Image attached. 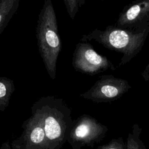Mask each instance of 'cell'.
<instances>
[{
  "label": "cell",
  "mask_w": 149,
  "mask_h": 149,
  "mask_svg": "<svg viewBox=\"0 0 149 149\" xmlns=\"http://www.w3.org/2000/svg\"><path fill=\"white\" fill-rule=\"evenodd\" d=\"M97 149H126V146L123 138L120 137L111 140L106 144L98 146Z\"/></svg>",
  "instance_id": "13"
},
{
  "label": "cell",
  "mask_w": 149,
  "mask_h": 149,
  "mask_svg": "<svg viewBox=\"0 0 149 149\" xmlns=\"http://www.w3.org/2000/svg\"><path fill=\"white\" fill-rule=\"evenodd\" d=\"M22 128L21 136L10 144L12 149H48L41 120L36 114L31 113Z\"/></svg>",
  "instance_id": "7"
},
{
  "label": "cell",
  "mask_w": 149,
  "mask_h": 149,
  "mask_svg": "<svg viewBox=\"0 0 149 149\" xmlns=\"http://www.w3.org/2000/svg\"><path fill=\"white\" fill-rule=\"evenodd\" d=\"M142 129L137 123L132 126L131 132H129L125 143L126 149H146V147L140 139Z\"/></svg>",
  "instance_id": "11"
},
{
  "label": "cell",
  "mask_w": 149,
  "mask_h": 149,
  "mask_svg": "<svg viewBox=\"0 0 149 149\" xmlns=\"http://www.w3.org/2000/svg\"><path fill=\"white\" fill-rule=\"evenodd\" d=\"M149 22V0H136L125 6L115 27L127 30L137 29Z\"/></svg>",
  "instance_id": "8"
},
{
  "label": "cell",
  "mask_w": 149,
  "mask_h": 149,
  "mask_svg": "<svg viewBox=\"0 0 149 149\" xmlns=\"http://www.w3.org/2000/svg\"><path fill=\"white\" fill-rule=\"evenodd\" d=\"M108 130L94 118L83 114L73 120L67 141L73 149L93 147L105 137Z\"/></svg>",
  "instance_id": "4"
},
{
  "label": "cell",
  "mask_w": 149,
  "mask_h": 149,
  "mask_svg": "<svg viewBox=\"0 0 149 149\" xmlns=\"http://www.w3.org/2000/svg\"><path fill=\"white\" fill-rule=\"evenodd\" d=\"M130 88L131 86L127 80L105 74L100 76L94 84L80 96L96 103L111 102L120 98Z\"/></svg>",
  "instance_id": "6"
},
{
  "label": "cell",
  "mask_w": 149,
  "mask_h": 149,
  "mask_svg": "<svg viewBox=\"0 0 149 149\" xmlns=\"http://www.w3.org/2000/svg\"><path fill=\"white\" fill-rule=\"evenodd\" d=\"M38 51L51 79L56 77L57 59L62 48L55 10L51 0H45L36 29Z\"/></svg>",
  "instance_id": "3"
},
{
  "label": "cell",
  "mask_w": 149,
  "mask_h": 149,
  "mask_svg": "<svg viewBox=\"0 0 149 149\" xmlns=\"http://www.w3.org/2000/svg\"><path fill=\"white\" fill-rule=\"evenodd\" d=\"M149 34V22L137 29L127 30L115 26H108L104 30L95 29L87 34H84L81 42L95 40L104 47L122 53L119 66L129 62L143 47Z\"/></svg>",
  "instance_id": "2"
},
{
  "label": "cell",
  "mask_w": 149,
  "mask_h": 149,
  "mask_svg": "<svg viewBox=\"0 0 149 149\" xmlns=\"http://www.w3.org/2000/svg\"><path fill=\"white\" fill-rule=\"evenodd\" d=\"M72 65L76 71L91 76L116 69L106 56L98 54L87 42L77 44L73 54Z\"/></svg>",
  "instance_id": "5"
},
{
  "label": "cell",
  "mask_w": 149,
  "mask_h": 149,
  "mask_svg": "<svg viewBox=\"0 0 149 149\" xmlns=\"http://www.w3.org/2000/svg\"><path fill=\"white\" fill-rule=\"evenodd\" d=\"M31 113L41 120L48 149H60L67 141L73 123L71 109L64 100L48 95L42 97L34 102Z\"/></svg>",
  "instance_id": "1"
},
{
  "label": "cell",
  "mask_w": 149,
  "mask_h": 149,
  "mask_svg": "<svg viewBox=\"0 0 149 149\" xmlns=\"http://www.w3.org/2000/svg\"><path fill=\"white\" fill-rule=\"evenodd\" d=\"M15 90L13 81L6 77H0V111L8 107L9 100Z\"/></svg>",
  "instance_id": "10"
},
{
  "label": "cell",
  "mask_w": 149,
  "mask_h": 149,
  "mask_svg": "<svg viewBox=\"0 0 149 149\" xmlns=\"http://www.w3.org/2000/svg\"><path fill=\"white\" fill-rule=\"evenodd\" d=\"M141 76L143 77L144 81H147L149 80V63L144 68V70L141 73Z\"/></svg>",
  "instance_id": "14"
},
{
  "label": "cell",
  "mask_w": 149,
  "mask_h": 149,
  "mask_svg": "<svg viewBox=\"0 0 149 149\" xmlns=\"http://www.w3.org/2000/svg\"><path fill=\"white\" fill-rule=\"evenodd\" d=\"M67 11L72 19H74L79 9L84 3V0H64Z\"/></svg>",
  "instance_id": "12"
},
{
  "label": "cell",
  "mask_w": 149,
  "mask_h": 149,
  "mask_svg": "<svg viewBox=\"0 0 149 149\" xmlns=\"http://www.w3.org/2000/svg\"><path fill=\"white\" fill-rule=\"evenodd\" d=\"M19 3V0L0 1V34L17 11Z\"/></svg>",
  "instance_id": "9"
}]
</instances>
